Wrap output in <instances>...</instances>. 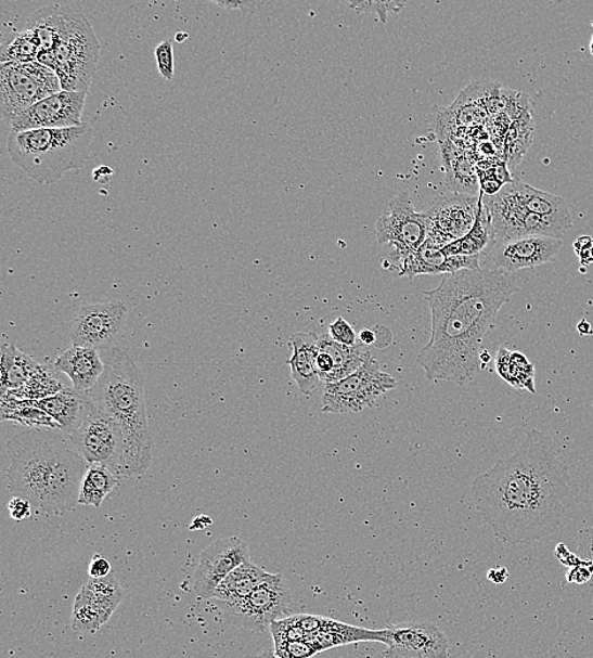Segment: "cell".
<instances>
[{"instance_id":"20","label":"cell","mask_w":593,"mask_h":658,"mask_svg":"<svg viewBox=\"0 0 593 658\" xmlns=\"http://www.w3.org/2000/svg\"><path fill=\"white\" fill-rule=\"evenodd\" d=\"M514 198L527 208L531 214L542 216L566 227L569 231L573 227L571 214H569L568 204L560 196L552 193L539 191L521 181H511L506 184Z\"/></svg>"},{"instance_id":"53","label":"cell","mask_w":593,"mask_h":658,"mask_svg":"<svg viewBox=\"0 0 593 658\" xmlns=\"http://www.w3.org/2000/svg\"><path fill=\"white\" fill-rule=\"evenodd\" d=\"M582 265H590L593 261L590 249H584L579 254Z\"/></svg>"},{"instance_id":"15","label":"cell","mask_w":593,"mask_h":658,"mask_svg":"<svg viewBox=\"0 0 593 658\" xmlns=\"http://www.w3.org/2000/svg\"><path fill=\"white\" fill-rule=\"evenodd\" d=\"M247 562H250L248 544L239 537L212 541L202 552L201 562L194 575V592L204 599H210L211 594L227 578V575Z\"/></svg>"},{"instance_id":"7","label":"cell","mask_w":593,"mask_h":658,"mask_svg":"<svg viewBox=\"0 0 593 658\" xmlns=\"http://www.w3.org/2000/svg\"><path fill=\"white\" fill-rule=\"evenodd\" d=\"M66 436L88 464H102L117 478H126L124 434L108 415L99 410L89 391L79 427Z\"/></svg>"},{"instance_id":"37","label":"cell","mask_w":593,"mask_h":658,"mask_svg":"<svg viewBox=\"0 0 593 658\" xmlns=\"http://www.w3.org/2000/svg\"><path fill=\"white\" fill-rule=\"evenodd\" d=\"M408 0H347L349 9L357 13L376 14L379 22L386 24L391 13L404 10Z\"/></svg>"},{"instance_id":"1","label":"cell","mask_w":593,"mask_h":658,"mask_svg":"<svg viewBox=\"0 0 593 658\" xmlns=\"http://www.w3.org/2000/svg\"><path fill=\"white\" fill-rule=\"evenodd\" d=\"M470 494L485 524L506 544H531L564 524L569 495L568 467L552 438L538 429L512 456L478 476Z\"/></svg>"},{"instance_id":"50","label":"cell","mask_w":593,"mask_h":658,"mask_svg":"<svg viewBox=\"0 0 593 658\" xmlns=\"http://www.w3.org/2000/svg\"><path fill=\"white\" fill-rule=\"evenodd\" d=\"M359 339L364 346L374 345L376 343L375 332L371 330H362L360 332Z\"/></svg>"},{"instance_id":"16","label":"cell","mask_w":593,"mask_h":658,"mask_svg":"<svg viewBox=\"0 0 593 658\" xmlns=\"http://www.w3.org/2000/svg\"><path fill=\"white\" fill-rule=\"evenodd\" d=\"M385 657L431 658L448 657L450 642L439 627L425 620L389 624Z\"/></svg>"},{"instance_id":"18","label":"cell","mask_w":593,"mask_h":658,"mask_svg":"<svg viewBox=\"0 0 593 658\" xmlns=\"http://www.w3.org/2000/svg\"><path fill=\"white\" fill-rule=\"evenodd\" d=\"M55 367L68 376L76 390L88 391L103 374L104 361L99 350L73 345L60 354Z\"/></svg>"},{"instance_id":"23","label":"cell","mask_w":593,"mask_h":658,"mask_svg":"<svg viewBox=\"0 0 593 658\" xmlns=\"http://www.w3.org/2000/svg\"><path fill=\"white\" fill-rule=\"evenodd\" d=\"M311 643L318 653L330 649L332 647L348 645V643L360 641H377L387 643V631H368L362 628H356L344 623L336 622L328 618H323V622L319 631L309 634L306 638Z\"/></svg>"},{"instance_id":"12","label":"cell","mask_w":593,"mask_h":658,"mask_svg":"<svg viewBox=\"0 0 593 658\" xmlns=\"http://www.w3.org/2000/svg\"><path fill=\"white\" fill-rule=\"evenodd\" d=\"M478 198L480 194L452 193L438 196L424 211L428 217V237L443 247L466 236L476 221Z\"/></svg>"},{"instance_id":"45","label":"cell","mask_w":593,"mask_h":658,"mask_svg":"<svg viewBox=\"0 0 593 658\" xmlns=\"http://www.w3.org/2000/svg\"><path fill=\"white\" fill-rule=\"evenodd\" d=\"M579 547L581 557L591 559L593 563V525L581 532ZM590 582L593 588V577Z\"/></svg>"},{"instance_id":"27","label":"cell","mask_w":593,"mask_h":658,"mask_svg":"<svg viewBox=\"0 0 593 658\" xmlns=\"http://www.w3.org/2000/svg\"><path fill=\"white\" fill-rule=\"evenodd\" d=\"M40 366L29 354L22 352L14 345L2 346V396L7 391L20 389L29 379L30 375Z\"/></svg>"},{"instance_id":"10","label":"cell","mask_w":593,"mask_h":658,"mask_svg":"<svg viewBox=\"0 0 593 658\" xmlns=\"http://www.w3.org/2000/svg\"><path fill=\"white\" fill-rule=\"evenodd\" d=\"M428 236V217L414 208L408 192L395 196L376 222L378 244L394 247L398 265L413 255Z\"/></svg>"},{"instance_id":"36","label":"cell","mask_w":593,"mask_h":658,"mask_svg":"<svg viewBox=\"0 0 593 658\" xmlns=\"http://www.w3.org/2000/svg\"><path fill=\"white\" fill-rule=\"evenodd\" d=\"M108 622L101 611L90 603L76 596L73 612V627L79 633H95L102 625Z\"/></svg>"},{"instance_id":"41","label":"cell","mask_w":593,"mask_h":658,"mask_svg":"<svg viewBox=\"0 0 593 658\" xmlns=\"http://www.w3.org/2000/svg\"><path fill=\"white\" fill-rule=\"evenodd\" d=\"M593 577V563L591 559L582 558L581 564L569 567L566 575L568 582H573L577 585L588 584Z\"/></svg>"},{"instance_id":"32","label":"cell","mask_w":593,"mask_h":658,"mask_svg":"<svg viewBox=\"0 0 593 658\" xmlns=\"http://www.w3.org/2000/svg\"><path fill=\"white\" fill-rule=\"evenodd\" d=\"M2 420L14 421L30 428L60 429L57 422L29 400L2 399Z\"/></svg>"},{"instance_id":"39","label":"cell","mask_w":593,"mask_h":658,"mask_svg":"<svg viewBox=\"0 0 593 658\" xmlns=\"http://www.w3.org/2000/svg\"><path fill=\"white\" fill-rule=\"evenodd\" d=\"M156 62L159 74L166 80H173V47L171 40H165L155 50Z\"/></svg>"},{"instance_id":"48","label":"cell","mask_w":593,"mask_h":658,"mask_svg":"<svg viewBox=\"0 0 593 658\" xmlns=\"http://www.w3.org/2000/svg\"><path fill=\"white\" fill-rule=\"evenodd\" d=\"M113 177V170L108 168V166H101L93 171V179L98 181V183L106 184Z\"/></svg>"},{"instance_id":"42","label":"cell","mask_w":593,"mask_h":658,"mask_svg":"<svg viewBox=\"0 0 593 658\" xmlns=\"http://www.w3.org/2000/svg\"><path fill=\"white\" fill-rule=\"evenodd\" d=\"M219 4L220 7H224L228 10H241L245 12H255L258 7L268 3L269 0H211Z\"/></svg>"},{"instance_id":"21","label":"cell","mask_w":593,"mask_h":658,"mask_svg":"<svg viewBox=\"0 0 593 658\" xmlns=\"http://www.w3.org/2000/svg\"><path fill=\"white\" fill-rule=\"evenodd\" d=\"M29 402L51 415L57 422L60 430H63L65 435H72L80 425L87 402V391L64 388L56 395L29 400Z\"/></svg>"},{"instance_id":"8","label":"cell","mask_w":593,"mask_h":658,"mask_svg":"<svg viewBox=\"0 0 593 658\" xmlns=\"http://www.w3.org/2000/svg\"><path fill=\"white\" fill-rule=\"evenodd\" d=\"M398 387L394 376L379 369L377 360L369 352L362 366L336 383L325 384L322 412L334 414L360 413L376 400Z\"/></svg>"},{"instance_id":"44","label":"cell","mask_w":593,"mask_h":658,"mask_svg":"<svg viewBox=\"0 0 593 658\" xmlns=\"http://www.w3.org/2000/svg\"><path fill=\"white\" fill-rule=\"evenodd\" d=\"M112 572V565L105 557L101 555H95L91 563L89 564V578L90 579H101L108 577Z\"/></svg>"},{"instance_id":"2","label":"cell","mask_w":593,"mask_h":658,"mask_svg":"<svg viewBox=\"0 0 593 658\" xmlns=\"http://www.w3.org/2000/svg\"><path fill=\"white\" fill-rule=\"evenodd\" d=\"M518 291L511 272L481 268L448 272L436 289L424 292L431 310V335L416 361L425 377L461 387L473 383L481 366L485 337Z\"/></svg>"},{"instance_id":"57","label":"cell","mask_w":593,"mask_h":658,"mask_svg":"<svg viewBox=\"0 0 593 658\" xmlns=\"http://www.w3.org/2000/svg\"><path fill=\"white\" fill-rule=\"evenodd\" d=\"M590 251H591V256L593 257V246L591 247Z\"/></svg>"},{"instance_id":"5","label":"cell","mask_w":593,"mask_h":658,"mask_svg":"<svg viewBox=\"0 0 593 658\" xmlns=\"http://www.w3.org/2000/svg\"><path fill=\"white\" fill-rule=\"evenodd\" d=\"M93 128L87 124L65 128L12 131L7 149L12 162L40 184H55L65 173L86 166Z\"/></svg>"},{"instance_id":"47","label":"cell","mask_w":593,"mask_h":658,"mask_svg":"<svg viewBox=\"0 0 593 658\" xmlns=\"http://www.w3.org/2000/svg\"><path fill=\"white\" fill-rule=\"evenodd\" d=\"M507 578L508 571L505 569V567H497V569H491L488 572V579L495 582V584H504Z\"/></svg>"},{"instance_id":"24","label":"cell","mask_w":593,"mask_h":658,"mask_svg":"<svg viewBox=\"0 0 593 658\" xmlns=\"http://www.w3.org/2000/svg\"><path fill=\"white\" fill-rule=\"evenodd\" d=\"M484 195V192H481L480 198H478L476 221L473 229L466 236L442 247L447 256L481 255L488 251L492 242L495 241V231H493L488 210L485 208Z\"/></svg>"},{"instance_id":"14","label":"cell","mask_w":593,"mask_h":658,"mask_svg":"<svg viewBox=\"0 0 593 658\" xmlns=\"http://www.w3.org/2000/svg\"><path fill=\"white\" fill-rule=\"evenodd\" d=\"M87 94L61 90L56 94L46 96L11 120L12 131L80 126Z\"/></svg>"},{"instance_id":"26","label":"cell","mask_w":593,"mask_h":658,"mask_svg":"<svg viewBox=\"0 0 593 658\" xmlns=\"http://www.w3.org/2000/svg\"><path fill=\"white\" fill-rule=\"evenodd\" d=\"M319 350L328 352L333 359V372L325 384L336 383L345 379L348 375L360 369L366 360L369 351L363 350L362 345H340L331 335L319 336Z\"/></svg>"},{"instance_id":"11","label":"cell","mask_w":593,"mask_h":658,"mask_svg":"<svg viewBox=\"0 0 593 658\" xmlns=\"http://www.w3.org/2000/svg\"><path fill=\"white\" fill-rule=\"evenodd\" d=\"M128 315L129 307L121 300L81 307L70 325L73 345L99 351L112 349L124 335Z\"/></svg>"},{"instance_id":"17","label":"cell","mask_w":593,"mask_h":658,"mask_svg":"<svg viewBox=\"0 0 593 658\" xmlns=\"http://www.w3.org/2000/svg\"><path fill=\"white\" fill-rule=\"evenodd\" d=\"M46 96L48 95L43 89L23 64L2 63L0 66V102H2V116L7 124Z\"/></svg>"},{"instance_id":"55","label":"cell","mask_w":593,"mask_h":658,"mask_svg":"<svg viewBox=\"0 0 593 658\" xmlns=\"http://www.w3.org/2000/svg\"><path fill=\"white\" fill-rule=\"evenodd\" d=\"M490 360H491L490 351L484 349L480 354L481 367L484 369L486 365H488Z\"/></svg>"},{"instance_id":"33","label":"cell","mask_w":593,"mask_h":658,"mask_svg":"<svg viewBox=\"0 0 593 658\" xmlns=\"http://www.w3.org/2000/svg\"><path fill=\"white\" fill-rule=\"evenodd\" d=\"M65 387L49 367L40 364L23 387L7 391L2 399L36 400L56 395Z\"/></svg>"},{"instance_id":"56","label":"cell","mask_w":593,"mask_h":658,"mask_svg":"<svg viewBox=\"0 0 593 658\" xmlns=\"http://www.w3.org/2000/svg\"><path fill=\"white\" fill-rule=\"evenodd\" d=\"M590 50H591V54L593 55V37H592V40H591Z\"/></svg>"},{"instance_id":"43","label":"cell","mask_w":593,"mask_h":658,"mask_svg":"<svg viewBox=\"0 0 593 658\" xmlns=\"http://www.w3.org/2000/svg\"><path fill=\"white\" fill-rule=\"evenodd\" d=\"M30 502L26 498L14 495L11 499L10 504H8V509H10L11 517L15 520H23L29 517L30 514Z\"/></svg>"},{"instance_id":"28","label":"cell","mask_w":593,"mask_h":658,"mask_svg":"<svg viewBox=\"0 0 593 658\" xmlns=\"http://www.w3.org/2000/svg\"><path fill=\"white\" fill-rule=\"evenodd\" d=\"M81 599L90 603L109 620L114 610L125 599L124 589L114 575L101 579H90L78 594Z\"/></svg>"},{"instance_id":"38","label":"cell","mask_w":593,"mask_h":658,"mask_svg":"<svg viewBox=\"0 0 593 658\" xmlns=\"http://www.w3.org/2000/svg\"><path fill=\"white\" fill-rule=\"evenodd\" d=\"M319 654L307 640L276 641L275 656L283 658H307Z\"/></svg>"},{"instance_id":"22","label":"cell","mask_w":593,"mask_h":658,"mask_svg":"<svg viewBox=\"0 0 593 658\" xmlns=\"http://www.w3.org/2000/svg\"><path fill=\"white\" fill-rule=\"evenodd\" d=\"M270 572L250 562L235 567L227 575V578L220 582L210 599L218 603V607L239 604L247 597L254 590L268 578Z\"/></svg>"},{"instance_id":"46","label":"cell","mask_w":593,"mask_h":658,"mask_svg":"<svg viewBox=\"0 0 593 658\" xmlns=\"http://www.w3.org/2000/svg\"><path fill=\"white\" fill-rule=\"evenodd\" d=\"M317 369L322 383H326L333 372V359L328 352L319 350L317 358Z\"/></svg>"},{"instance_id":"9","label":"cell","mask_w":593,"mask_h":658,"mask_svg":"<svg viewBox=\"0 0 593 658\" xmlns=\"http://www.w3.org/2000/svg\"><path fill=\"white\" fill-rule=\"evenodd\" d=\"M291 590L281 573H270L245 599L234 605L219 607L228 622L262 633L270 631L275 620L291 612Z\"/></svg>"},{"instance_id":"19","label":"cell","mask_w":593,"mask_h":658,"mask_svg":"<svg viewBox=\"0 0 593 658\" xmlns=\"http://www.w3.org/2000/svg\"><path fill=\"white\" fill-rule=\"evenodd\" d=\"M319 336L315 334H304L298 332L291 337L293 349L292 359L287 360L291 365L292 377L301 392L306 397L313 395V391L321 383L317 369V358L319 353Z\"/></svg>"},{"instance_id":"49","label":"cell","mask_w":593,"mask_h":658,"mask_svg":"<svg viewBox=\"0 0 593 658\" xmlns=\"http://www.w3.org/2000/svg\"><path fill=\"white\" fill-rule=\"evenodd\" d=\"M592 246L593 240L590 236L580 237L575 242L573 245L577 255H579L581 251H584V249H591Z\"/></svg>"},{"instance_id":"35","label":"cell","mask_w":593,"mask_h":658,"mask_svg":"<svg viewBox=\"0 0 593 658\" xmlns=\"http://www.w3.org/2000/svg\"><path fill=\"white\" fill-rule=\"evenodd\" d=\"M41 48L36 36L29 28L21 33L7 48L2 51V63L26 64L36 62Z\"/></svg>"},{"instance_id":"13","label":"cell","mask_w":593,"mask_h":658,"mask_svg":"<svg viewBox=\"0 0 593 658\" xmlns=\"http://www.w3.org/2000/svg\"><path fill=\"white\" fill-rule=\"evenodd\" d=\"M564 242L545 236H524L507 241H493L485 253L488 269L514 272L533 269L556 259Z\"/></svg>"},{"instance_id":"40","label":"cell","mask_w":593,"mask_h":658,"mask_svg":"<svg viewBox=\"0 0 593 658\" xmlns=\"http://www.w3.org/2000/svg\"><path fill=\"white\" fill-rule=\"evenodd\" d=\"M330 335L334 341L340 345L354 346L357 344V334L352 325L341 317L330 325Z\"/></svg>"},{"instance_id":"29","label":"cell","mask_w":593,"mask_h":658,"mask_svg":"<svg viewBox=\"0 0 593 658\" xmlns=\"http://www.w3.org/2000/svg\"><path fill=\"white\" fill-rule=\"evenodd\" d=\"M447 257L442 247H439L435 241L428 237L413 255L398 265L399 276L413 279L417 275L444 274Z\"/></svg>"},{"instance_id":"4","label":"cell","mask_w":593,"mask_h":658,"mask_svg":"<svg viewBox=\"0 0 593 658\" xmlns=\"http://www.w3.org/2000/svg\"><path fill=\"white\" fill-rule=\"evenodd\" d=\"M104 372L89 395L116 423L126 442V478L149 470L154 442L144 402V376L131 352L114 346L105 350Z\"/></svg>"},{"instance_id":"31","label":"cell","mask_w":593,"mask_h":658,"mask_svg":"<svg viewBox=\"0 0 593 658\" xmlns=\"http://www.w3.org/2000/svg\"><path fill=\"white\" fill-rule=\"evenodd\" d=\"M497 369L501 377L505 379L512 387L526 388L531 392L534 389V367L519 352H507L501 349L497 360Z\"/></svg>"},{"instance_id":"3","label":"cell","mask_w":593,"mask_h":658,"mask_svg":"<svg viewBox=\"0 0 593 658\" xmlns=\"http://www.w3.org/2000/svg\"><path fill=\"white\" fill-rule=\"evenodd\" d=\"M53 428H30L8 443V479L14 495L28 499L37 511L64 513L78 504L89 464Z\"/></svg>"},{"instance_id":"30","label":"cell","mask_w":593,"mask_h":658,"mask_svg":"<svg viewBox=\"0 0 593 658\" xmlns=\"http://www.w3.org/2000/svg\"><path fill=\"white\" fill-rule=\"evenodd\" d=\"M118 478L102 464H89L80 486L78 504L101 506L104 499L117 487Z\"/></svg>"},{"instance_id":"54","label":"cell","mask_w":593,"mask_h":658,"mask_svg":"<svg viewBox=\"0 0 593 658\" xmlns=\"http://www.w3.org/2000/svg\"><path fill=\"white\" fill-rule=\"evenodd\" d=\"M577 328H579L581 335H590L592 332L591 325L588 321L580 322L579 327Z\"/></svg>"},{"instance_id":"25","label":"cell","mask_w":593,"mask_h":658,"mask_svg":"<svg viewBox=\"0 0 593 658\" xmlns=\"http://www.w3.org/2000/svg\"><path fill=\"white\" fill-rule=\"evenodd\" d=\"M446 165L444 184L452 193L478 195L481 193L480 179L469 158L448 147L442 153Z\"/></svg>"},{"instance_id":"34","label":"cell","mask_w":593,"mask_h":658,"mask_svg":"<svg viewBox=\"0 0 593 658\" xmlns=\"http://www.w3.org/2000/svg\"><path fill=\"white\" fill-rule=\"evenodd\" d=\"M534 136V120L531 119L530 113H524L523 116L515 120L507 133L506 145L508 147V164H519L521 157L526 155V151L529 149L531 140Z\"/></svg>"},{"instance_id":"52","label":"cell","mask_w":593,"mask_h":658,"mask_svg":"<svg viewBox=\"0 0 593 658\" xmlns=\"http://www.w3.org/2000/svg\"><path fill=\"white\" fill-rule=\"evenodd\" d=\"M569 554H571V551L568 550L565 543L557 544L556 550H554V555H556L560 563H564Z\"/></svg>"},{"instance_id":"51","label":"cell","mask_w":593,"mask_h":658,"mask_svg":"<svg viewBox=\"0 0 593 658\" xmlns=\"http://www.w3.org/2000/svg\"><path fill=\"white\" fill-rule=\"evenodd\" d=\"M211 524L212 520L208 516H201L193 521V525L192 527H190V529H193V531H199V529H205Z\"/></svg>"},{"instance_id":"6","label":"cell","mask_w":593,"mask_h":658,"mask_svg":"<svg viewBox=\"0 0 593 658\" xmlns=\"http://www.w3.org/2000/svg\"><path fill=\"white\" fill-rule=\"evenodd\" d=\"M51 51L63 90L88 93L101 59V44L82 13L61 5L57 40Z\"/></svg>"}]
</instances>
